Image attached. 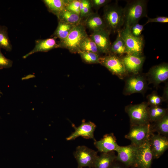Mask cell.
I'll list each match as a JSON object with an SVG mask.
<instances>
[{"label":"cell","instance_id":"19","mask_svg":"<svg viewBox=\"0 0 168 168\" xmlns=\"http://www.w3.org/2000/svg\"><path fill=\"white\" fill-rule=\"evenodd\" d=\"M85 25L93 32L106 28L104 22L97 12H92L86 17Z\"/></svg>","mask_w":168,"mask_h":168},{"label":"cell","instance_id":"36","mask_svg":"<svg viewBox=\"0 0 168 168\" xmlns=\"http://www.w3.org/2000/svg\"><path fill=\"white\" fill-rule=\"evenodd\" d=\"M168 17L165 16H159L154 18L148 17V20L145 24H147L151 22L167 23Z\"/></svg>","mask_w":168,"mask_h":168},{"label":"cell","instance_id":"6","mask_svg":"<svg viewBox=\"0 0 168 168\" xmlns=\"http://www.w3.org/2000/svg\"><path fill=\"white\" fill-rule=\"evenodd\" d=\"M73 155L77 161L78 168H94L98 156L97 152L84 145L77 146Z\"/></svg>","mask_w":168,"mask_h":168},{"label":"cell","instance_id":"13","mask_svg":"<svg viewBox=\"0 0 168 168\" xmlns=\"http://www.w3.org/2000/svg\"><path fill=\"white\" fill-rule=\"evenodd\" d=\"M153 159L149 139L138 147L136 164L134 167L151 168Z\"/></svg>","mask_w":168,"mask_h":168},{"label":"cell","instance_id":"14","mask_svg":"<svg viewBox=\"0 0 168 168\" xmlns=\"http://www.w3.org/2000/svg\"><path fill=\"white\" fill-rule=\"evenodd\" d=\"M72 126L75 131L66 138L67 140H74L79 137L86 139H91L94 141L96 140L94 137V132L96 126L94 123L91 121L86 122L83 120L79 126L76 127L74 124Z\"/></svg>","mask_w":168,"mask_h":168},{"label":"cell","instance_id":"2","mask_svg":"<svg viewBox=\"0 0 168 168\" xmlns=\"http://www.w3.org/2000/svg\"><path fill=\"white\" fill-rule=\"evenodd\" d=\"M103 19L107 29L111 32H118L124 24L123 8L117 4L106 5Z\"/></svg>","mask_w":168,"mask_h":168},{"label":"cell","instance_id":"32","mask_svg":"<svg viewBox=\"0 0 168 168\" xmlns=\"http://www.w3.org/2000/svg\"><path fill=\"white\" fill-rule=\"evenodd\" d=\"M145 25L139 24L138 22L134 24L129 28L130 31L133 36L138 37L141 35V34L144 30Z\"/></svg>","mask_w":168,"mask_h":168},{"label":"cell","instance_id":"21","mask_svg":"<svg viewBox=\"0 0 168 168\" xmlns=\"http://www.w3.org/2000/svg\"><path fill=\"white\" fill-rule=\"evenodd\" d=\"M150 124L151 133L155 132L162 135L168 137V113L161 119Z\"/></svg>","mask_w":168,"mask_h":168},{"label":"cell","instance_id":"29","mask_svg":"<svg viewBox=\"0 0 168 168\" xmlns=\"http://www.w3.org/2000/svg\"><path fill=\"white\" fill-rule=\"evenodd\" d=\"M78 53L85 62L90 64L100 63V55L90 52L79 51Z\"/></svg>","mask_w":168,"mask_h":168},{"label":"cell","instance_id":"8","mask_svg":"<svg viewBox=\"0 0 168 168\" xmlns=\"http://www.w3.org/2000/svg\"><path fill=\"white\" fill-rule=\"evenodd\" d=\"M150 124L130 125L129 132L125 138L130 140L131 144L139 147L148 140L151 132Z\"/></svg>","mask_w":168,"mask_h":168},{"label":"cell","instance_id":"34","mask_svg":"<svg viewBox=\"0 0 168 168\" xmlns=\"http://www.w3.org/2000/svg\"><path fill=\"white\" fill-rule=\"evenodd\" d=\"M91 7L92 6L90 1L87 0L82 11L80 14V16L81 19L84 17H86L92 12Z\"/></svg>","mask_w":168,"mask_h":168},{"label":"cell","instance_id":"27","mask_svg":"<svg viewBox=\"0 0 168 168\" xmlns=\"http://www.w3.org/2000/svg\"><path fill=\"white\" fill-rule=\"evenodd\" d=\"M1 49L10 52L12 49V45L8 37L7 28L0 25V49Z\"/></svg>","mask_w":168,"mask_h":168},{"label":"cell","instance_id":"16","mask_svg":"<svg viewBox=\"0 0 168 168\" xmlns=\"http://www.w3.org/2000/svg\"><path fill=\"white\" fill-rule=\"evenodd\" d=\"M94 145L101 153L117 152L120 147L118 144L116 138L113 133L106 134L99 141H94Z\"/></svg>","mask_w":168,"mask_h":168},{"label":"cell","instance_id":"37","mask_svg":"<svg viewBox=\"0 0 168 168\" xmlns=\"http://www.w3.org/2000/svg\"><path fill=\"white\" fill-rule=\"evenodd\" d=\"M108 168H128L119 161L116 160Z\"/></svg>","mask_w":168,"mask_h":168},{"label":"cell","instance_id":"33","mask_svg":"<svg viewBox=\"0 0 168 168\" xmlns=\"http://www.w3.org/2000/svg\"><path fill=\"white\" fill-rule=\"evenodd\" d=\"M13 62L6 58L2 54L0 49V69L7 68L12 67Z\"/></svg>","mask_w":168,"mask_h":168},{"label":"cell","instance_id":"31","mask_svg":"<svg viewBox=\"0 0 168 168\" xmlns=\"http://www.w3.org/2000/svg\"><path fill=\"white\" fill-rule=\"evenodd\" d=\"M81 0H69L66 8L68 10L80 15V4Z\"/></svg>","mask_w":168,"mask_h":168},{"label":"cell","instance_id":"22","mask_svg":"<svg viewBox=\"0 0 168 168\" xmlns=\"http://www.w3.org/2000/svg\"><path fill=\"white\" fill-rule=\"evenodd\" d=\"M58 21L73 25L80 23L81 18L80 15L70 11L66 8L57 16Z\"/></svg>","mask_w":168,"mask_h":168},{"label":"cell","instance_id":"17","mask_svg":"<svg viewBox=\"0 0 168 168\" xmlns=\"http://www.w3.org/2000/svg\"><path fill=\"white\" fill-rule=\"evenodd\" d=\"M120 58L128 73L134 75L139 73L145 59L143 55L137 56L129 54Z\"/></svg>","mask_w":168,"mask_h":168},{"label":"cell","instance_id":"3","mask_svg":"<svg viewBox=\"0 0 168 168\" xmlns=\"http://www.w3.org/2000/svg\"><path fill=\"white\" fill-rule=\"evenodd\" d=\"M87 36L85 26L80 23L72 28L65 39L60 40L59 48L66 49L72 53H78L81 42Z\"/></svg>","mask_w":168,"mask_h":168},{"label":"cell","instance_id":"20","mask_svg":"<svg viewBox=\"0 0 168 168\" xmlns=\"http://www.w3.org/2000/svg\"><path fill=\"white\" fill-rule=\"evenodd\" d=\"M116 158L114 151L101 153L96 159L94 168H108L116 160Z\"/></svg>","mask_w":168,"mask_h":168},{"label":"cell","instance_id":"11","mask_svg":"<svg viewBox=\"0 0 168 168\" xmlns=\"http://www.w3.org/2000/svg\"><path fill=\"white\" fill-rule=\"evenodd\" d=\"M110 33L109 30L105 28L94 31L90 36L97 45L100 54L110 53Z\"/></svg>","mask_w":168,"mask_h":168},{"label":"cell","instance_id":"7","mask_svg":"<svg viewBox=\"0 0 168 168\" xmlns=\"http://www.w3.org/2000/svg\"><path fill=\"white\" fill-rule=\"evenodd\" d=\"M100 63L120 79H123L128 73L121 58L116 55L109 54L104 57H100Z\"/></svg>","mask_w":168,"mask_h":168},{"label":"cell","instance_id":"35","mask_svg":"<svg viewBox=\"0 0 168 168\" xmlns=\"http://www.w3.org/2000/svg\"><path fill=\"white\" fill-rule=\"evenodd\" d=\"M110 0H92L90 1L91 6L96 9H98L101 7L106 5Z\"/></svg>","mask_w":168,"mask_h":168},{"label":"cell","instance_id":"24","mask_svg":"<svg viewBox=\"0 0 168 168\" xmlns=\"http://www.w3.org/2000/svg\"><path fill=\"white\" fill-rule=\"evenodd\" d=\"M120 30L118 31L117 38L115 41L111 44L110 53L120 57L126 54L127 51L125 43L121 36Z\"/></svg>","mask_w":168,"mask_h":168},{"label":"cell","instance_id":"9","mask_svg":"<svg viewBox=\"0 0 168 168\" xmlns=\"http://www.w3.org/2000/svg\"><path fill=\"white\" fill-rule=\"evenodd\" d=\"M138 147L133 144L120 146L117 152L116 160L128 168L135 166L138 153Z\"/></svg>","mask_w":168,"mask_h":168},{"label":"cell","instance_id":"4","mask_svg":"<svg viewBox=\"0 0 168 168\" xmlns=\"http://www.w3.org/2000/svg\"><path fill=\"white\" fill-rule=\"evenodd\" d=\"M149 107L147 103L146 102L127 106L125 110L129 118L130 125L150 124L148 115Z\"/></svg>","mask_w":168,"mask_h":168},{"label":"cell","instance_id":"25","mask_svg":"<svg viewBox=\"0 0 168 168\" xmlns=\"http://www.w3.org/2000/svg\"><path fill=\"white\" fill-rule=\"evenodd\" d=\"M75 25L58 21V26L53 34L54 37L59 38L60 40H64Z\"/></svg>","mask_w":168,"mask_h":168},{"label":"cell","instance_id":"12","mask_svg":"<svg viewBox=\"0 0 168 168\" xmlns=\"http://www.w3.org/2000/svg\"><path fill=\"white\" fill-rule=\"evenodd\" d=\"M149 143L153 159L159 158L168 148V137L158 133H151Z\"/></svg>","mask_w":168,"mask_h":168},{"label":"cell","instance_id":"15","mask_svg":"<svg viewBox=\"0 0 168 168\" xmlns=\"http://www.w3.org/2000/svg\"><path fill=\"white\" fill-rule=\"evenodd\" d=\"M149 83L157 85L168 78V65L163 63L152 67L147 74Z\"/></svg>","mask_w":168,"mask_h":168},{"label":"cell","instance_id":"23","mask_svg":"<svg viewBox=\"0 0 168 168\" xmlns=\"http://www.w3.org/2000/svg\"><path fill=\"white\" fill-rule=\"evenodd\" d=\"M68 0H44L42 1L48 11L56 16L66 8Z\"/></svg>","mask_w":168,"mask_h":168},{"label":"cell","instance_id":"10","mask_svg":"<svg viewBox=\"0 0 168 168\" xmlns=\"http://www.w3.org/2000/svg\"><path fill=\"white\" fill-rule=\"evenodd\" d=\"M147 87V82L144 76L138 74H133L126 80L124 93L126 95L143 93Z\"/></svg>","mask_w":168,"mask_h":168},{"label":"cell","instance_id":"26","mask_svg":"<svg viewBox=\"0 0 168 168\" xmlns=\"http://www.w3.org/2000/svg\"><path fill=\"white\" fill-rule=\"evenodd\" d=\"M167 113V109L159 106L149 107L148 115L150 123H154L159 120Z\"/></svg>","mask_w":168,"mask_h":168},{"label":"cell","instance_id":"30","mask_svg":"<svg viewBox=\"0 0 168 168\" xmlns=\"http://www.w3.org/2000/svg\"><path fill=\"white\" fill-rule=\"evenodd\" d=\"M147 98L148 100L147 103L149 106H159L164 101L163 97L155 92L147 96Z\"/></svg>","mask_w":168,"mask_h":168},{"label":"cell","instance_id":"1","mask_svg":"<svg viewBox=\"0 0 168 168\" xmlns=\"http://www.w3.org/2000/svg\"><path fill=\"white\" fill-rule=\"evenodd\" d=\"M147 2L145 0H136L128 2L123 8L124 26L129 28L138 22L142 18L147 16Z\"/></svg>","mask_w":168,"mask_h":168},{"label":"cell","instance_id":"5","mask_svg":"<svg viewBox=\"0 0 168 168\" xmlns=\"http://www.w3.org/2000/svg\"><path fill=\"white\" fill-rule=\"evenodd\" d=\"M120 34L127 49V54L137 56H143L144 40L143 36L137 37L131 33L129 28L124 27Z\"/></svg>","mask_w":168,"mask_h":168},{"label":"cell","instance_id":"38","mask_svg":"<svg viewBox=\"0 0 168 168\" xmlns=\"http://www.w3.org/2000/svg\"><path fill=\"white\" fill-rule=\"evenodd\" d=\"M136 168V167H132V168Z\"/></svg>","mask_w":168,"mask_h":168},{"label":"cell","instance_id":"18","mask_svg":"<svg viewBox=\"0 0 168 168\" xmlns=\"http://www.w3.org/2000/svg\"><path fill=\"white\" fill-rule=\"evenodd\" d=\"M53 37L45 39H38L35 41V45L34 49L23 56L26 58L29 56L38 52H47L55 48H59L58 43Z\"/></svg>","mask_w":168,"mask_h":168},{"label":"cell","instance_id":"28","mask_svg":"<svg viewBox=\"0 0 168 168\" xmlns=\"http://www.w3.org/2000/svg\"><path fill=\"white\" fill-rule=\"evenodd\" d=\"M79 49L80 51L92 52L99 55L100 54L97 45L88 36L82 40L80 45Z\"/></svg>","mask_w":168,"mask_h":168}]
</instances>
